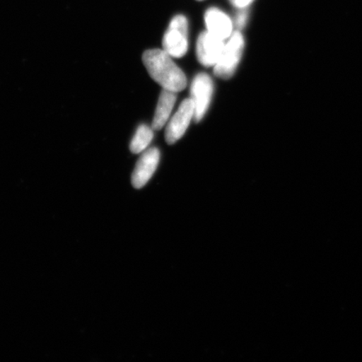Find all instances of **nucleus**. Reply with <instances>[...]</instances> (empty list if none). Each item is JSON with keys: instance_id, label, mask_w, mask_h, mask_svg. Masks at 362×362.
Here are the masks:
<instances>
[{"instance_id": "nucleus-2", "label": "nucleus", "mask_w": 362, "mask_h": 362, "mask_svg": "<svg viewBox=\"0 0 362 362\" xmlns=\"http://www.w3.org/2000/svg\"><path fill=\"white\" fill-rule=\"evenodd\" d=\"M244 48L243 36L238 30L230 36L228 44L225 45L218 62L214 66V74L217 78L228 80L236 71Z\"/></svg>"}, {"instance_id": "nucleus-6", "label": "nucleus", "mask_w": 362, "mask_h": 362, "mask_svg": "<svg viewBox=\"0 0 362 362\" xmlns=\"http://www.w3.org/2000/svg\"><path fill=\"white\" fill-rule=\"evenodd\" d=\"M224 40L208 31L199 35L197 43V55L199 62L206 67L214 66L223 53Z\"/></svg>"}, {"instance_id": "nucleus-1", "label": "nucleus", "mask_w": 362, "mask_h": 362, "mask_svg": "<svg viewBox=\"0 0 362 362\" xmlns=\"http://www.w3.org/2000/svg\"><path fill=\"white\" fill-rule=\"evenodd\" d=\"M164 49H148L143 62L151 78L165 90L179 93L187 88V79L182 70Z\"/></svg>"}, {"instance_id": "nucleus-5", "label": "nucleus", "mask_w": 362, "mask_h": 362, "mask_svg": "<svg viewBox=\"0 0 362 362\" xmlns=\"http://www.w3.org/2000/svg\"><path fill=\"white\" fill-rule=\"evenodd\" d=\"M194 105L192 98L185 99L180 104L179 110L172 117L165 130V140L168 144L177 142L188 129L194 119Z\"/></svg>"}, {"instance_id": "nucleus-3", "label": "nucleus", "mask_w": 362, "mask_h": 362, "mask_svg": "<svg viewBox=\"0 0 362 362\" xmlns=\"http://www.w3.org/2000/svg\"><path fill=\"white\" fill-rule=\"evenodd\" d=\"M188 45V21L182 15L176 16L163 38V49L172 57L180 58L187 53Z\"/></svg>"}, {"instance_id": "nucleus-4", "label": "nucleus", "mask_w": 362, "mask_h": 362, "mask_svg": "<svg viewBox=\"0 0 362 362\" xmlns=\"http://www.w3.org/2000/svg\"><path fill=\"white\" fill-rule=\"evenodd\" d=\"M214 90V81L210 76L200 74L193 80L191 87V98L194 105V120L197 123L202 120L209 108Z\"/></svg>"}, {"instance_id": "nucleus-7", "label": "nucleus", "mask_w": 362, "mask_h": 362, "mask_svg": "<svg viewBox=\"0 0 362 362\" xmlns=\"http://www.w3.org/2000/svg\"><path fill=\"white\" fill-rule=\"evenodd\" d=\"M160 158V153L157 148L144 151L135 165L132 175L134 187L140 189L148 183L157 169Z\"/></svg>"}, {"instance_id": "nucleus-11", "label": "nucleus", "mask_w": 362, "mask_h": 362, "mask_svg": "<svg viewBox=\"0 0 362 362\" xmlns=\"http://www.w3.org/2000/svg\"><path fill=\"white\" fill-rule=\"evenodd\" d=\"M245 8H240V12L238 13L236 18H235V25L237 28L241 30L243 27H245L248 18V13Z\"/></svg>"}, {"instance_id": "nucleus-9", "label": "nucleus", "mask_w": 362, "mask_h": 362, "mask_svg": "<svg viewBox=\"0 0 362 362\" xmlns=\"http://www.w3.org/2000/svg\"><path fill=\"white\" fill-rule=\"evenodd\" d=\"M177 98V93L163 90L158 98L155 117L152 123L153 130H160L169 120Z\"/></svg>"}, {"instance_id": "nucleus-13", "label": "nucleus", "mask_w": 362, "mask_h": 362, "mask_svg": "<svg viewBox=\"0 0 362 362\" xmlns=\"http://www.w3.org/2000/svg\"><path fill=\"white\" fill-rule=\"evenodd\" d=\"M197 1H203V0H197Z\"/></svg>"}, {"instance_id": "nucleus-10", "label": "nucleus", "mask_w": 362, "mask_h": 362, "mask_svg": "<svg viewBox=\"0 0 362 362\" xmlns=\"http://www.w3.org/2000/svg\"><path fill=\"white\" fill-rule=\"evenodd\" d=\"M153 129L146 124L139 127L136 131L135 135L132 141L130 144V151L134 153H142L149 144L151 143L153 138Z\"/></svg>"}, {"instance_id": "nucleus-8", "label": "nucleus", "mask_w": 362, "mask_h": 362, "mask_svg": "<svg viewBox=\"0 0 362 362\" xmlns=\"http://www.w3.org/2000/svg\"><path fill=\"white\" fill-rule=\"evenodd\" d=\"M208 33L221 40L230 38L233 33V23L230 18L217 8H208L205 13Z\"/></svg>"}, {"instance_id": "nucleus-12", "label": "nucleus", "mask_w": 362, "mask_h": 362, "mask_svg": "<svg viewBox=\"0 0 362 362\" xmlns=\"http://www.w3.org/2000/svg\"><path fill=\"white\" fill-rule=\"evenodd\" d=\"M255 0H230V2L238 8H247Z\"/></svg>"}]
</instances>
